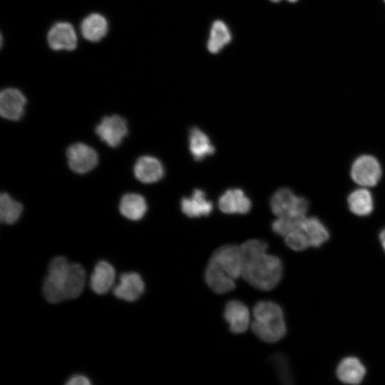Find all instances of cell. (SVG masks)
Masks as SVG:
<instances>
[{
    "label": "cell",
    "mask_w": 385,
    "mask_h": 385,
    "mask_svg": "<svg viewBox=\"0 0 385 385\" xmlns=\"http://www.w3.org/2000/svg\"><path fill=\"white\" fill-rule=\"evenodd\" d=\"M210 259L217 263L235 279L242 276L243 258L240 247L235 245H223L217 248Z\"/></svg>",
    "instance_id": "9"
},
{
    "label": "cell",
    "mask_w": 385,
    "mask_h": 385,
    "mask_svg": "<svg viewBox=\"0 0 385 385\" xmlns=\"http://www.w3.org/2000/svg\"><path fill=\"white\" fill-rule=\"evenodd\" d=\"M66 158L71 170L78 174L88 173L98 163L96 151L83 143L71 145L66 150Z\"/></svg>",
    "instance_id": "7"
},
{
    "label": "cell",
    "mask_w": 385,
    "mask_h": 385,
    "mask_svg": "<svg viewBox=\"0 0 385 385\" xmlns=\"http://www.w3.org/2000/svg\"><path fill=\"white\" fill-rule=\"evenodd\" d=\"M337 378L346 384H359L366 375V368L355 356H346L341 360L337 368Z\"/></svg>",
    "instance_id": "16"
},
{
    "label": "cell",
    "mask_w": 385,
    "mask_h": 385,
    "mask_svg": "<svg viewBox=\"0 0 385 385\" xmlns=\"http://www.w3.org/2000/svg\"><path fill=\"white\" fill-rule=\"evenodd\" d=\"M189 149L197 161L212 155L215 150L208 136L197 127L189 130Z\"/></svg>",
    "instance_id": "21"
},
{
    "label": "cell",
    "mask_w": 385,
    "mask_h": 385,
    "mask_svg": "<svg viewBox=\"0 0 385 385\" xmlns=\"http://www.w3.org/2000/svg\"><path fill=\"white\" fill-rule=\"evenodd\" d=\"M85 284L84 268L80 264L69 262L66 257L58 256L49 263L43 283V295L52 304L76 299L81 294Z\"/></svg>",
    "instance_id": "1"
},
{
    "label": "cell",
    "mask_w": 385,
    "mask_h": 385,
    "mask_svg": "<svg viewBox=\"0 0 385 385\" xmlns=\"http://www.w3.org/2000/svg\"><path fill=\"white\" fill-rule=\"evenodd\" d=\"M270 1H272V2H279V1H280L282 0H270ZM287 1H289V2H295L297 0H287Z\"/></svg>",
    "instance_id": "32"
},
{
    "label": "cell",
    "mask_w": 385,
    "mask_h": 385,
    "mask_svg": "<svg viewBox=\"0 0 385 385\" xmlns=\"http://www.w3.org/2000/svg\"><path fill=\"white\" fill-rule=\"evenodd\" d=\"M115 277L114 267L109 262H98L91 276L90 286L96 294H104L113 287Z\"/></svg>",
    "instance_id": "18"
},
{
    "label": "cell",
    "mask_w": 385,
    "mask_h": 385,
    "mask_svg": "<svg viewBox=\"0 0 385 385\" xmlns=\"http://www.w3.org/2000/svg\"><path fill=\"white\" fill-rule=\"evenodd\" d=\"M96 135L107 145L115 148L120 145L128 133L127 122L118 115L102 118L95 129Z\"/></svg>",
    "instance_id": "6"
},
{
    "label": "cell",
    "mask_w": 385,
    "mask_h": 385,
    "mask_svg": "<svg viewBox=\"0 0 385 385\" xmlns=\"http://www.w3.org/2000/svg\"><path fill=\"white\" fill-rule=\"evenodd\" d=\"M67 385H89L91 381L88 377L81 374L72 376L66 382Z\"/></svg>",
    "instance_id": "30"
},
{
    "label": "cell",
    "mask_w": 385,
    "mask_h": 385,
    "mask_svg": "<svg viewBox=\"0 0 385 385\" xmlns=\"http://www.w3.org/2000/svg\"><path fill=\"white\" fill-rule=\"evenodd\" d=\"M224 317L229 324L231 332L244 333L250 323V313L248 307L239 300L229 301L225 307Z\"/></svg>",
    "instance_id": "11"
},
{
    "label": "cell",
    "mask_w": 385,
    "mask_h": 385,
    "mask_svg": "<svg viewBox=\"0 0 385 385\" xmlns=\"http://www.w3.org/2000/svg\"><path fill=\"white\" fill-rule=\"evenodd\" d=\"M305 217L294 216L277 217L272 224V231L279 236L285 237L291 232L299 228Z\"/></svg>",
    "instance_id": "26"
},
{
    "label": "cell",
    "mask_w": 385,
    "mask_h": 385,
    "mask_svg": "<svg viewBox=\"0 0 385 385\" xmlns=\"http://www.w3.org/2000/svg\"><path fill=\"white\" fill-rule=\"evenodd\" d=\"M46 40L51 49L73 51L78 44V36L73 26L67 21L55 23L48 31Z\"/></svg>",
    "instance_id": "8"
},
{
    "label": "cell",
    "mask_w": 385,
    "mask_h": 385,
    "mask_svg": "<svg viewBox=\"0 0 385 385\" xmlns=\"http://www.w3.org/2000/svg\"><path fill=\"white\" fill-rule=\"evenodd\" d=\"M379 240L381 246L385 252V227L380 232Z\"/></svg>",
    "instance_id": "31"
},
{
    "label": "cell",
    "mask_w": 385,
    "mask_h": 385,
    "mask_svg": "<svg viewBox=\"0 0 385 385\" xmlns=\"http://www.w3.org/2000/svg\"><path fill=\"white\" fill-rule=\"evenodd\" d=\"M133 173L140 182L150 184L159 181L163 177L165 170L162 163L158 158L145 155L136 160Z\"/></svg>",
    "instance_id": "13"
},
{
    "label": "cell",
    "mask_w": 385,
    "mask_h": 385,
    "mask_svg": "<svg viewBox=\"0 0 385 385\" xmlns=\"http://www.w3.org/2000/svg\"><path fill=\"white\" fill-rule=\"evenodd\" d=\"M205 279L208 287L217 294H225L235 287V279L210 259L205 269Z\"/></svg>",
    "instance_id": "15"
},
{
    "label": "cell",
    "mask_w": 385,
    "mask_h": 385,
    "mask_svg": "<svg viewBox=\"0 0 385 385\" xmlns=\"http://www.w3.org/2000/svg\"><path fill=\"white\" fill-rule=\"evenodd\" d=\"M182 212L190 217H199L210 214L213 206L206 197L205 192L200 189H195L192 195L183 197L180 202Z\"/></svg>",
    "instance_id": "19"
},
{
    "label": "cell",
    "mask_w": 385,
    "mask_h": 385,
    "mask_svg": "<svg viewBox=\"0 0 385 385\" xmlns=\"http://www.w3.org/2000/svg\"><path fill=\"white\" fill-rule=\"evenodd\" d=\"M270 208L277 217L294 216L305 217L308 210V201L303 197L297 196L287 188H282L272 195Z\"/></svg>",
    "instance_id": "4"
},
{
    "label": "cell",
    "mask_w": 385,
    "mask_h": 385,
    "mask_svg": "<svg viewBox=\"0 0 385 385\" xmlns=\"http://www.w3.org/2000/svg\"><path fill=\"white\" fill-rule=\"evenodd\" d=\"M300 228L307 235L310 247H319L329 238L328 230L321 220L315 217H305Z\"/></svg>",
    "instance_id": "22"
},
{
    "label": "cell",
    "mask_w": 385,
    "mask_h": 385,
    "mask_svg": "<svg viewBox=\"0 0 385 385\" xmlns=\"http://www.w3.org/2000/svg\"><path fill=\"white\" fill-rule=\"evenodd\" d=\"M254 320L251 327L261 340L273 343L282 339L286 334V323L281 307L272 301H260L253 308Z\"/></svg>",
    "instance_id": "3"
},
{
    "label": "cell",
    "mask_w": 385,
    "mask_h": 385,
    "mask_svg": "<svg viewBox=\"0 0 385 385\" xmlns=\"http://www.w3.org/2000/svg\"><path fill=\"white\" fill-rule=\"evenodd\" d=\"M381 166L378 160L370 155H363L353 162L350 175L352 180L363 187L376 185L381 177Z\"/></svg>",
    "instance_id": "5"
},
{
    "label": "cell",
    "mask_w": 385,
    "mask_h": 385,
    "mask_svg": "<svg viewBox=\"0 0 385 385\" xmlns=\"http://www.w3.org/2000/svg\"><path fill=\"white\" fill-rule=\"evenodd\" d=\"M284 237L286 245L294 251H302L310 247L307 235L300 227L291 232Z\"/></svg>",
    "instance_id": "28"
},
{
    "label": "cell",
    "mask_w": 385,
    "mask_h": 385,
    "mask_svg": "<svg viewBox=\"0 0 385 385\" xmlns=\"http://www.w3.org/2000/svg\"><path fill=\"white\" fill-rule=\"evenodd\" d=\"M351 212L358 216L369 215L374 209V200L371 192L366 188L353 190L347 198Z\"/></svg>",
    "instance_id": "23"
},
{
    "label": "cell",
    "mask_w": 385,
    "mask_h": 385,
    "mask_svg": "<svg viewBox=\"0 0 385 385\" xmlns=\"http://www.w3.org/2000/svg\"><path fill=\"white\" fill-rule=\"evenodd\" d=\"M282 272L281 260L266 252L243 261L242 277L252 287L267 291L279 284Z\"/></svg>",
    "instance_id": "2"
},
{
    "label": "cell",
    "mask_w": 385,
    "mask_h": 385,
    "mask_svg": "<svg viewBox=\"0 0 385 385\" xmlns=\"http://www.w3.org/2000/svg\"><path fill=\"white\" fill-rule=\"evenodd\" d=\"M80 30L86 40L93 43L98 42L107 35L108 22L103 15L92 13L82 20Z\"/></svg>",
    "instance_id": "17"
},
{
    "label": "cell",
    "mask_w": 385,
    "mask_h": 385,
    "mask_svg": "<svg viewBox=\"0 0 385 385\" xmlns=\"http://www.w3.org/2000/svg\"><path fill=\"white\" fill-rule=\"evenodd\" d=\"M385 1V0H384Z\"/></svg>",
    "instance_id": "33"
},
{
    "label": "cell",
    "mask_w": 385,
    "mask_h": 385,
    "mask_svg": "<svg viewBox=\"0 0 385 385\" xmlns=\"http://www.w3.org/2000/svg\"><path fill=\"white\" fill-rule=\"evenodd\" d=\"M148 205L143 196L138 193H127L123 195L119 203V211L125 218L137 221L146 213Z\"/></svg>",
    "instance_id": "20"
},
{
    "label": "cell",
    "mask_w": 385,
    "mask_h": 385,
    "mask_svg": "<svg viewBox=\"0 0 385 385\" xmlns=\"http://www.w3.org/2000/svg\"><path fill=\"white\" fill-rule=\"evenodd\" d=\"M26 98L16 88H6L0 93V114L9 120H19L24 115Z\"/></svg>",
    "instance_id": "10"
},
{
    "label": "cell",
    "mask_w": 385,
    "mask_h": 385,
    "mask_svg": "<svg viewBox=\"0 0 385 385\" xmlns=\"http://www.w3.org/2000/svg\"><path fill=\"white\" fill-rule=\"evenodd\" d=\"M267 248V243L260 240L252 239L245 242L240 246L243 261L266 252Z\"/></svg>",
    "instance_id": "29"
},
{
    "label": "cell",
    "mask_w": 385,
    "mask_h": 385,
    "mask_svg": "<svg viewBox=\"0 0 385 385\" xmlns=\"http://www.w3.org/2000/svg\"><path fill=\"white\" fill-rule=\"evenodd\" d=\"M145 284L141 276L131 272L121 274L119 283L113 288L114 295L127 302L137 300L144 292Z\"/></svg>",
    "instance_id": "12"
},
{
    "label": "cell",
    "mask_w": 385,
    "mask_h": 385,
    "mask_svg": "<svg viewBox=\"0 0 385 385\" xmlns=\"http://www.w3.org/2000/svg\"><path fill=\"white\" fill-rule=\"evenodd\" d=\"M231 38V34L227 25L222 21H215L210 30L207 49L212 53H217L230 42Z\"/></svg>",
    "instance_id": "24"
},
{
    "label": "cell",
    "mask_w": 385,
    "mask_h": 385,
    "mask_svg": "<svg viewBox=\"0 0 385 385\" xmlns=\"http://www.w3.org/2000/svg\"><path fill=\"white\" fill-rule=\"evenodd\" d=\"M218 206L226 214L245 215L250 211L252 202L241 189L233 188L226 190L220 197Z\"/></svg>",
    "instance_id": "14"
},
{
    "label": "cell",
    "mask_w": 385,
    "mask_h": 385,
    "mask_svg": "<svg viewBox=\"0 0 385 385\" xmlns=\"http://www.w3.org/2000/svg\"><path fill=\"white\" fill-rule=\"evenodd\" d=\"M23 211L22 205L14 200L9 194L2 192L0 196V220L11 225L18 220Z\"/></svg>",
    "instance_id": "25"
},
{
    "label": "cell",
    "mask_w": 385,
    "mask_h": 385,
    "mask_svg": "<svg viewBox=\"0 0 385 385\" xmlns=\"http://www.w3.org/2000/svg\"><path fill=\"white\" fill-rule=\"evenodd\" d=\"M271 362L281 382L284 384H292L294 377L287 357L282 354L277 353L271 357Z\"/></svg>",
    "instance_id": "27"
}]
</instances>
